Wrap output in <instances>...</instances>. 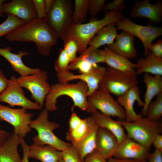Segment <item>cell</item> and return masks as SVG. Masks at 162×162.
Listing matches in <instances>:
<instances>
[{"mask_svg": "<svg viewBox=\"0 0 162 162\" xmlns=\"http://www.w3.org/2000/svg\"><path fill=\"white\" fill-rule=\"evenodd\" d=\"M58 162H64V161L63 159H62L59 161Z\"/></svg>", "mask_w": 162, "mask_h": 162, "instance_id": "obj_52", "label": "cell"}, {"mask_svg": "<svg viewBox=\"0 0 162 162\" xmlns=\"http://www.w3.org/2000/svg\"><path fill=\"white\" fill-rule=\"evenodd\" d=\"M0 102L7 103L11 107L20 106L25 110H40L42 108L38 103L31 101L25 97L22 87L14 75L10 76L6 88L0 94Z\"/></svg>", "mask_w": 162, "mask_h": 162, "instance_id": "obj_12", "label": "cell"}, {"mask_svg": "<svg viewBox=\"0 0 162 162\" xmlns=\"http://www.w3.org/2000/svg\"><path fill=\"white\" fill-rule=\"evenodd\" d=\"M125 7L124 0H115L106 4L104 9L106 12H120Z\"/></svg>", "mask_w": 162, "mask_h": 162, "instance_id": "obj_38", "label": "cell"}, {"mask_svg": "<svg viewBox=\"0 0 162 162\" xmlns=\"http://www.w3.org/2000/svg\"><path fill=\"white\" fill-rule=\"evenodd\" d=\"M140 95V92L137 86L117 97V101L123 108L126 112L125 121L132 122L142 117L141 114H137L134 108L136 101L137 102L139 106H143L144 102L141 99Z\"/></svg>", "mask_w": 162, "mask_h": 162, "instance_id": "obj_18", "label": "cell"}, {"mask_svg": "<svg viewBox=\"0 0 162 162\" xmlns=\"http://www.w3.org/2000/svg\"><path fill=\"white\" fill-rule=\"evenodd\" d=\"M48 79L47 72L42 70L33 74L16 77L20 86L30 92L31 99L42 107L50 90L51 86L47 82Z\"/></svg>", "mask_w": 162, "mask_h": 162, "instance_id": "obj_10", "label": "cell"}, {"mask_svg": "<svg viewBox=\"0 0 162 162\" xmlns=\"http://www.w3.org/2000/svg\"><path fill=\"white\" fill-rule=\"evenodd\" d=\"M91 116L99 128L107 129L115 136L119 144L127 137L124 129L118 121L114 120L110 117L100 113L98 111L92 113Z\"/></svg>", "mask_w": 162, "mask_h": 162, "instance_id": "obj_25", "label": "cell"}, {"mask_svg": "<svg viewBox=\"0 0 162 162\" xmlns=\"http://www.w3.org/2000/svg\"><path fill=\"white\" fill-rule=\"evenodd\" d=\"M9 80L5 76L2 70L0 69V94L6 88Z\"/></svg>", "mask_w": 162, "mask_h": 162, "instance_id": "obj_45", "label": "cell"}, {"mask_svg": "<svg viewBox=\"0 0 162 162\" xmlns=\"http://www.w3.org/2000/svg\"><path fill=\"white\" fill-rule=\"evenodd\" d=\"M115 22H112L100 29L97 35L89 42L88 45L96 48L112 43L118 35Z\"/></svg>", "mask_w": 162, "mask_h": 162, "instance_id": "obj_29", "label": "cell"}, {"mask_svg": "<svg viewBox=\"0 0 162 162\" xmlns=\"http://www.w3.org/2000/svg\"><path fill=\"white\" fill-rule=\"evenodd\" d=\"M115 136L107 129L99 128L97 132L95 149L105 159L113 157L118 146Z\"/></svg>", "mask_w": 162, "mask_h": 162, "instance_id": "obj_19", "label": "cell"}, {"mask_svg": "<svg viewBox=\"0 0 162 162\" xmlns=\"http://www.w3.org/2000/svg\"><path fill=\"white\" fill-rule=\"evenodd\" d=\"M84 162H107L96 149L88 154L85 158Z\"/></svg>", "mask_w": 162, "mask_h": 162, "instance_id": "obj_41", "label": "cell"}, {"mask_svg": "<svg viewBox=\"0 0 162 162\" xmlns=\"http://www.w3.org/2000/svg\"><path fill=\"white\" fill-rule=\"evenodd\" d=\"M135 36L124 31L118 34L116 41L106 47L115 53L129 59L135 58L137 52L134 45Z\"/></svg>", "mask_w": 162, "mask_h": 162, "instance_id": "obj_20", "label": "cell"}, {"mask_svg": "<svg viewBox=\"0 0 162 162\" xmlns=\"http://www.w3.org/2000/svg\"><path fill=\"white\" fill-rule=\"evenodd\" d=\"M142 81L146 85V90L141 114L146 116L147 107L153 98L162 93V77L160 75L153 76L145 73Z\"/></svg>", "mask_w": 162, "mask_h": 162, "instance_id": "obj_26", "label": "cell"}, {"mask_svg": "<svg viewBox=\"0 0 162 162\" xmlns=\"http://www.w3.org/2000/svg\"><path fill=\"white\" fill-rule=\"evenodd\" d=\"M2 13L11 14L23 21L26 23L38 18L32 0H13L3 4Z\"/></svg>", "mask_w": 162, "mask_h": 162, "instance_id": "obj_15", "label": "cell"}, {"mask_svg": "<svg viewBox=\"0 0 162 162\" xmlns=\"http://www.w3.org/2000/svg\"><path fill=\"white\" fill-rule=\"evenodd\" d=\"M105 56L104 50H99L89 46L80 56L70 63L68 69L71 70H78L80 74L88 72L93 65L104 63Z\"/></svg>", "mask_w": 162, "mask_h": 162, "instance_id": "obj_14", "label": "cell"}, {"mask_svg": "<svg viewBox=\"0 0 162 162\" xmlns=\"http://www.w3.org/2000/svg\"><path fill=\"white\" fill-rule=\"evenodd\" d=\"M138 83L135 73L123 72L108 67L106 68L98 89L118 97L137 86Z\"/></svg>", "mask_w": 162, "mask_h": 162, "instance_id": "obj_6", "label": "cell"}, {"mask_svg": "<svg viewBox=\"0 0 162 162\" xmlns=\"http://www.w3.org/2000/svg\"><path fill=\"white\" fill-rule=\"evenodd\" d=\"M20 145L22 148L23 157L22 159V162H29L28 157V152L29 146L27 144L23 138H20Z\"/></svg>", "mask_w": 162, "mask_h": 162, "instance_id": "obj_44", "label": "cell"}, {"mask_svg": "<svg viewBox=\"0 0 162 162\" xmlns=\"http://www.w3.org/2000/svg\"><path fill=\"white\" fill-rule=\"evenodd\" d=\"M63 41V49L68 56L71 62L77 57L76 54L79 50L78 44L77 41L73 38L67 39Z\"/></svg>", "mask_w": 162, "mask_h": 162, "instance_id": "obj_35", "label": "cell"}, {"mask_svg": "<svg viewBox=\"0 0 162 162\" xmlns=\"http://www.w3.org/2000/svg\"><path fill=\"white\" fill-rule=\"evenodd\" d=\"M135 73L137 75L143 73L162 76V58H158L149 52L145 58L137 61Z\"/></svg>", "mask_w": 162, "mask_h": 162, "instance_id": "obj_27", "label": "cell"}, {"mask_svg": "<svg viewBox=\"0 0 162 162\" xmlns=\"http://www.w3.org/2000/svg\"><path fill=\"white\" fill-rule=\"evenodd\" d=\"M33 114L22 108L14 109L0 104V120L4 121L14 128L13 132L20 138H24L32 128L29 125Z\"/></svg>", "mask_w": 162, "mask_h": 162, "instance_id": "obj_11", "label": "cell"}, {"mask_svg": "<svg viewBox=\"0 0 162 162\" xmlns=\"http://www.w3.org/2000/svg\"><path fill=\"white\" fill-rule=\"evenodd\" d=\"M146 116V118L149 120L160 121L162 116V93L157 95L155 100L149 104Z\"/></svg>", "mask_w": 162, "mask_h": 162, "instance_id": "obj_31", "label": "cell"}, {"mask_svg": "<svg viewBox=\"0 0 162 162\" xmlns=\"http://www.w3.org/2000/svg\"><path fill=\"white\" fill-rule=\"evenodd\" d=\"M149 52L155 56L162 58V40H157L155 43L152 44L150 46Z\"/></svg>", "mask_w": 162, "mask_h": 162, "instance_id": "obj_42", "label": "cell"}, {"mask_svg": "<svg viewBox=\"0 0 162 162\" xmlns=\"http://www.w3.org/2000/svg\"><path fill=\"white\" fill-rule=\"evenodd\" d=\"M88 91L87 84L82 81L80 80L76 83L70 84L68 82L56 83L51 86L50 92L45 99V108L49 111L57 110V99L60 96L66 95L70 98L73 102L71 108L72 112L75 107L81 110L86 111Z\"/></svg>", "mask_w": 162, "mask_h": 162, "instance_id": "obj_3", "label": "cell"}, {"mask_svg": "<svg viewBox=\"0 0 162 162\" xmlns=\"http://www.w3.org/2000/svg\"><path fill=\"white\" fill-rule=\"evenodd\" d=\"M59 53L58 56L55 61L54 65L57 74L69 70V66L71 62L69 57L63 49H60Z\"/></svg>", "mask_w": 162, "mask_h": 162, "instance_id": "obj_34", "label": "cell"}, {"mask_svg": "<svg viewBox=\"0 0 162 162\" xmlns=\"http://www.w3.org/2000/svg\"><path fill=\"white\" fill-rule=\"evenodd\" d=\"M107 162H147L146 160H139L129 159H118L111 158Z\"/></svg>", "mask_w": 162, "mask_h": 162, "instance_id": "obj_47", "label": "cell"}, {"mask_svg": "<svg viewBox=\"0 0 162 162\" xmlns=\"http://www.w3.org/2000/svg\"><path fill=\"white\" fill-rule=\"evenodd\" d=\"M54 0H44L45 6L46 13L50 10L54 2Z\"/></svg>", "mask_w": 162, "mask_h": 162, "instance_id": "obj_48", "label": "cell"}, {"mask_svg": "<svg viewBox=\"0 0 162 162\" xmlns=\"http://www.w3.org/2000/svg\"><path fill=\"white\" fill-rule=\"evenodd\" d=\"M117 30L120 29L138 37L142 42L146 56L149 52L152 41L162 34V28L148 25L146 26L137 24L129 18L123 16L115 23Z\"/></svg>", "mask_w": 162, "mask_h": 162, "instance_id": "obj_9", "label": "cell"}, {"mask_svg": "<svg viewBox=\"0 0 162 162\" xmlns=\"http://www.w3.org/2000/svg\"><path fill=\"white\" fill-rule=\"evenodd\" d=\"M155 149H159L162 151V135L158 134L154 139L152 143Z\"/></svg>", "mask_w": 162, "mask_h": 162, "instance_id": "obj_46", "label": "cell"}, {"mask_svg": "<svg viewBox=\"0 0 162 162\" xmlns=\"http://www.w3.org/2000/svg\"><path fill=\"white\" fill-rule=\"evenodd\" d=\"M62 159L64 162H82L76 149L72 144L68 148L62 151Z\"/></svg>", "mask_w": 162, "mask_h": 162, "instance_id": "obj_36", "label": "cell"}, {"mask_svg": "<svg viewBox=\"0 0 162 162\" xmlns=\"http://www.w3.org/2000/svg\"><path fill=\"white\" fill-rule=\"evenodd\" d=\"M28 157L41 162H58L62 159L61 151L50 145L41 146L34 142L29 146Z\"/></svg>", "mask_w": 162, "mask_h": 162, "instance_id": "obj_23", "label": "cell"}, {"mask_svg": "<svg viewBox=\"0 0 162 162\" xmlns=\"http://www.w3.org/2000/svg\"><path fill=\"white\" fill-rule=\"evenodd\" d=\"M89 0H75L74 10L71 18L73 24L85 23L88 11Z\"/></svg>", "mask_w": 162, "mask_h": 162, "instance_id": "obj_30", "label": "cell"}, {"mask_svg": "<svg viewBox=\"0 0 162 162\" xmlns=\"http://www.w3.org/2000/svg\"><path fill=\"white\" fill-rule=\"evenodd\" d=\"M6 38L10 41L33 42L38 52L45 57L50 55L58 38L45 20L38 18L11 32L6 35Z\"/></svg>", "mask_w": 162, "mask_h": 162, "instance_id": "obj_1", "label": "cell"}, {"mask_svg": "<svg viewBox=\"0 0 162 162\" xmlns=\"http://www.w3.org/2000/svg\"><path fill=\"white\" fill-rule=\"evenodd\" d=\"M125 130L128 137L145 147L148 150L158 134L162 132V123L154 122L142 117L131 122L118 120Z\"/></svg>", "mask_w": 162, "mask_h": 162, "instance_id": "obj_5", "label": "cell"}, {"mask_svg": "<svg viewBox=\"0 0 162 162\" xmlns=\"http://www.w3.org/2000/svg\"><path fill=\"white\" fill-rule=\"evenodd\" d=\"M20 137L14 132L10 134L0 147V162H22L18 151Z\"/></svg>", "mask_w": 162, "mask_h": 162, "instance_id": "obj_24", "label": "cell"}, {"mask_svg": "<svg viewBox=\"0 0 162 162\" xmlns=\"http://www.w3.org/2000/svg\"><path fill=\"white\" fill-rule=\"evenodd\" d=\"M149 150L144 146L128 137L118 146L113 157L118 159L146 160Z\"/></svg>", "mask_w": 162, "mask_h": 162, "instance_id": "obj_17", "label": "cell"}, {"mask_svg": "<svg viewBox=\"0 0 162 162\" xmlns=\"http://www.w3.org/2000/svg\"><path fill=\"white\" fill-rule=\"evenodd\" d=\"M73 13L71 0H54L44 20L56 33L58 38H60L72 23Z\"/></svg>", "mask_w": 162, "mask_h": 162, "instance_id": "obj_7", "label": "cell"}, {"mask_svg": "<svg viewBox=\"0 0 162 162\" xmlns=\"http://www.w3.org/2000/svg\"><path fill=\"white\" fill-rule=\"evenodd\" d=\"M8 132L0 128V135L7 133Z\"/></svg>", "mask_w": 162, "mask_h": 162, "instance_id": "obj_51", "label": "cell"}, {"mask_svg": "<svg viewBox=\"0 0 162 162\" xmlns=\"http://www.w3.org/2000/svg\"><path fill=\"white\" fill-rule=\"evenodd\" d=\"M49 111L46 108L42 110L36 119L32 120L29 126L35 129L38 134L32 138L34 143L41 146H51L62 151L71 145L65 142L55 135L53 131L60 127V124L48 120Z\"/></svg>", "mask_w": 162, "mask_h": 162, "instance_id": "obj_4", "label": "cell"}, {"mask_svg": "<svg viewBox=\"0 0 162 162\" xmlns=\"http://www.w3.org/2000/svg\"><path fill=\"white\" fill-rule=\"evenodd\" d=\"M104 49L106 53L104 63L108 67L123 72L135 73L136 64L127 58L115 53L106 47Z\"/></svg>", "mask_w": 162, "mask_h": 162, "instance_id": "obj_28", "label": "cell"}, {"mask_svg": "<svg viewBox=\"0 0 162 162\" xmlns=\"http://www.w3.org/2000/svg\"><path fill=\"white\" fill-rule=\"evenodd\" d=\"M130 16L133 18L145 17L153 24H157L162 21V2L158 0L151 4L149 0L136 1L131 8Z\"/></svg>", "mask_w": 162, "mask_h": 162, "instance_id": "obj_16", "label": "cell"}, {"mask_svg": "<svg viewBox=\"0 0 162 162\" xmlns=\"http://www.w3.org/2000/svg\"><path fill=\"white\" fill-rule=\"evenodd\" d=\"M106 2V0H89V11L92 17H94L100 11L104 9Z\"/></svg>", "mask_w": 162, "mask_h": 162, "instance_id": "obj_37", "label": "cell"}, {"mask_svg": "<svg viewBox=\"0 0 162 162\" xmlns=\"http://www.w3.org/2000/svg\"><path fill=\"white\" fill-rule=\"evenodd\" d=\"M32 1L36 12L38 18L44 19L47 14L44 0H32Z\"/></svg>", "mask_w": 162, "mask_h": 162, "instance_id": "obj_39", "label": "cell"}, {"mask_svg": "<svg viewBox=\"0 0 162 162\" xmlns=\"http://www.w3.org/2000/svg\"><path fill=\"white\" fill-rule=\"evenodd\" d=\"M82 121L81 119L74 112L72 113L69 120V132H72L77 128L81 124Z\"/></svg>", "mask_w": 162, "mask_h": 162, "instance_id": "obj_40", "label": "cell"}, {"mask_svg": "<svg viewBox=\"0 0 162 162\" xmlns=\"http://www.w3.org/2000/svg\"><path fill=\"white\" fill-rule=\"evenodd\" d=\"M106 68L97 64L93 65L87 73L75 75L68 70L57 74L56 76L59 82L61 83L75 80L85 82L88 87V97L98 89L99 83L105 73Z\"/></svg>", "mask_w": 162, "mask_h": 162, "instance_id": "obj_13", "label": "cell"}, {"mask_svg": "<svg viewBox=\"0 0 162 162\" xmlns=\"http://www.w3.org/2000/svg\"><path fill=\"white\" fill-rule=\"evenodd\" d=\"M87 112L92 114L98 110L106 116L125 120L126 114L124 109L110 94L97 89L87 97Z\"/></svg>", "mask_w": 162, "mask_h": 162, "instance_id": "obj_8", "label": "cell"}, {"mask_svg": "<svg viewBox=\"0 0 162 162\" xmlns=\"http://www.w3.org/2000/svg\"><path fill=\"white\" fill-rule=\"evenodd\" d=\"M89 127L88 117L82 119L81 124L77 128L72 132L66 133V140L71 144L78 142L86 134Z\"/></svg>", "mask_w": 162, "mask_h": 162, "instance_id": "obj_33", "label": "cell"}, {"mask_svg": "<svg viewBox=\"0 0 162 162\" xmlns=\"http://www.w3.org/2000/svg\"><path fill=\"white\" fill-rule=\"evenodd\" d=\"M88 118L89 127L87 133L79 142L72 144L77 150L82 162L86 156L95 149L96 136L99 128L91 116Z\"/></svg>", "mask_w": 162, "mask_h": 162, "instance_id": "obj_22", "label": "cell"}, {"mask_svg": "<svg viewBox=\"0 0 162 162\" xmlns=\"http://www.w3.org/2000/svg\"><path fill=\"white\" fill-rule=\"evenodd\" d=\"M123 16L121 12H106L104 17L101 20L94 17L87 23H72L60 38L63 41L70 38L74 39L78 44V52L80 55L100 29L110 23L118 22Z\"/></svg>", "mask_w": 162, "mask_h": 162, "instance_id": "obj_2", "label": "cell"}, {"mask_svg": "<svg viewBox=\"0 0 162 162\" xmlns=\"http://www.w3.org/2000/svg\"><path fill=\"white\" fill-rule=\"evenodd\" d=\"M12 50L9 46L5 47L4 48H0V55L9 62L14 70L18 73L21 76L33 74L42 70L40 68H30L23 63L22 57L29 55V52L20 50L17 54H14L11 52Z\"/></svg>", "mask_w": 162, "mask_h": 162, "instance_id": "obj_21", "label": "cell"}, {"mask_svg": "<svg viewBox=\"0 0 162 162\" xmlns=\"http://www.w3.org/2000/svg\"><path fill=\"white\" fill-rule=\"evenodd\" d=\"M10 134V133L7 132L6 133L0 135V147L3 145L6 139Z\"/></svg>", "mask_w": 162, "mask_h": 162, "instance_id": "obj_49", "label": "cell"}, {"mask_svg": "<svg viewBox=\"0 0 162 162\" xmlns=\"http://www.w3.org/2000/svg\"><path fill=\"white\" fill-rule=\"evenodd\" d=\"M5 0H0V16H4V15L3 14L2 12L1 9L2 5L3 4V3L6 1Z\"/></svg>", "mask_w": 162, "mask_h": 162, "instance_id": "obj_50", "label": "cell"}, {"mask_svg": "<svg viewBox=\"0 0 162 162\" xmlns=\"http://www.w3.org/2000/svg\"><path fill=\"white\" fill-rule=\"evenodd\" d=\"M7 14L6 19L0 24V38L7 35L26 24L23 21L11 14Z\"/></svg>", "mask_w": 162, "mask_h": 162, "instance_id": "obj_32", "label": "cell"}, {"mask_svg": "<svg viewBox=\"0 0 162 162\" xmlns=\"http://www.w3.org/2000/svg\"><path fill=\"white\" fill-rule=\"evenodd\" d=\"M146 160L147 162H162V151L155 149L154 152L149 153Z\"/></svg>", "mask_w": 162, "mask_h": 162, "instance_id": "obj_43", "label": "cell"}]
</instances>
